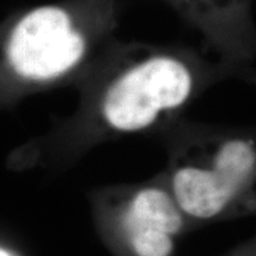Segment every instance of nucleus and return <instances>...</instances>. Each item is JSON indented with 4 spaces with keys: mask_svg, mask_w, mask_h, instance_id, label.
I'll list each match as a JSON object with an SVG mask.
<instances>
[{
    "mask_svg": "<svg viewBox=\"0 0 256 256\" xmlns=\"http://www.w3.org/2000/svg\"><path fill=\"white\" fill-rule=\"evenodd\" d=\"M192 78L183 63L158 57L140 64L113 84L104 102L112 127L134 132L154 122L160 112L178 107L190 95Z\"/></svg>",
    "mask_w": 256,
    "mask_h": 256,
    "instance_id": "nucleus-1",
    "label": "nucleus"
},
{
    "mask_svg": "<svg viewBox=\"0 0 256 256\" xmlns=\"http://www.w3.org/2000/svg\"><path fill=\"white\" fill-rule=\"evenodd\" d=\"M84 52V40L58 8H40L22 19L8 42V56L16 72L49 80L72 69Z\"/></svg>",
    "mask_w": 256,
    "mask_h": 256,
    "instance_id": "nucleus-2",
    "label": "nucleus"
},
{
    "mask_svg": "<svg viewBox=\"0 0 256 256\" xmlns=\"http://www.w3.org/2000/svg\"><path fill=\"white\" fill-rule=\"evenodd\" d=\"M122 226L138 256H170L174 247V236L183 226V216L162 188H144L128 206Z\"/></svg>",
    "mask_w": 256,
    "mask_h": 256,
    "instance_id": "nucleus-3",
    "label": "nucleus"
},
{
    "mask_svg": "<svg viewBox=\"0 0 256 256\" xmlns=\"http://www.w3.org/2000/svg\"><path fill=\"white\" fill-rule=\"evenodd\" d=\"M172 186L179 210L196 218H211L229 206L243 183L217 166H186L176 172Z\"/></svg>",
    "mask_w": 256,
    "mask_h": 256,
    "instance_id": "nucleus-4",
    "label": "nucleus"
},
{
    "mask_svg": "<svg viewBox=\"0 0 256 256\" xmlns=\"http://www.w3.org/2000/svg\"><path fill=\"white\" fill-rule=\"evenodd\" d=\"M255 164L254 151L249 144L235 140L222 146L216 156L215 166L226 170L242 183L248 180Z\"/></svg>",
    "mask_w": 256,
    "mask_h": 256,
    "instance_id": "nucleus-5",
    "label": "nucleus"
},
{
    "mask_svg": "<svg viewBox=\"0 0 256 256\" xmlns=\"http://www.w3.org/2000/svg\"><path fill=\"white\" fill-rule=\"evenodd\" d=\"M0 256H12L10 252H8L6 250H4V249L0 248Z\"/></svg>",
    "mask_w": 256,
    "mask_h": 256,
    "instance_id": "nucleus-6",
    "label": "nucleus"
}]
</instances>
